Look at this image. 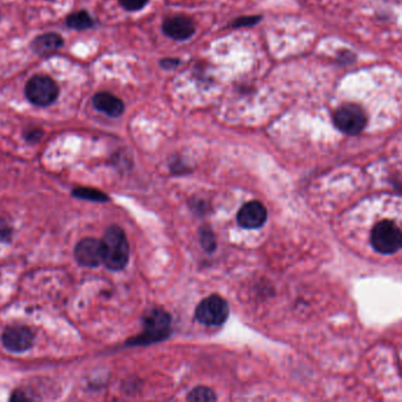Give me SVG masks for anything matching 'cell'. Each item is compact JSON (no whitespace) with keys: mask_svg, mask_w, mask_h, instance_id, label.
<instances>
[{"mask_svg":"<svg viewBox=\"0 0 402 402\" xmlns=\"http://www.w3.org/2000/svg\"><path fill=\"white\" fill-rule=\"evenodd\" d=\"M41 136H43V132L41 130H38V129L30 130L25 134V137L29 141H38L41 139Z\"/></svg>","mask_w":402,"mask_h":402,"instance_id":"d6986e66","label":"cell"},{"mask_svg":"<svg viewBox=\"0 0 402 402\" xmlns=\"http://www.w3.org/2000/svg\"><path fill=\"white\" fill-rule=\"evenodd\" d=\"M34 340V333L27 327L6 328L1 336L5 348L12 353H24L30 349Z\"/></svg>","mask_w":402,"mask_h":402,"instance_id":"ba28073f","label":"cell"},{"mask_svg":"<svg viewBox=\"0 0 402 402\" xmlns=\"http://www.w3.org/2000/svg\"><path fill=\"white\" fill-rule=\"evenodd\" d=\"M10 236H11V228L3 221H0V241H8Z\"/></svg>","mask_w":402,"mask_h":402,"instance_id":"ac0fdd59","label":"cell"},{"mask_svg":"<svg viewBox=\"0 0 402 402\" xmlns=\"http://www.w3.org/2000/svg\"><path fill=\"white\" fill-rule=\"evenodd\" d=\"M63 45V39L56 34H45L34 39L32 43V49L38 55H50L60 49Z\"/></svg>","mask_w":402,"mask_h":402,"instance_id":"7c38bea8","label":"cell"},{"mask_svg":"<svg viewBox=\"0 0 402 402\" xmlns=\"http://www.w3.org/2000/svg\"><path fill=\"white\" fill-rule=\"evenodd\" d=\"M258 17L256 18H254V17H249V18H242L239 19L236 24H235V27H242V25H251V24H255V22H258Z\"/></svg>","mask_w":402,"mask_h":402,"instance_id":"ffe728a7","label":"cell"},{"mask_svg":"<svg viewBox=\"0 0 402 402\" xmlns=\"http://www.w3.org/2000/svg\"><path fill=\"white\" fill-rule=\"evenodd\" d=\"M200 240H201V244L208 253H212L216 248V241H215V236L212 234V231L208 228H202L200 230Z\"/></svg>","mask_w":402,"mask_h":402,"instance_id":"2e32d148","label":"cell"},{"mask_svg":"<svg viewBox=\"0 0 402 402\" xmlns=\"http://www.w3.org/2000/svg\"><path fill=\"white\" fill-rule=\"evenodd\" d=\"M102 241L103 263L111 270L125 268L130 257V247L123 229L112 226L105 231Z\"/></svg>","mask_w":402,"mask_h":402,"instance_id":"6da1fadb","label":"cell"},{"mask_svg":"<svg viewBox=\"0 0 402 402\" xmlns=\"http://www.w3.org/2000/svg\"><path fill=\"white\" fill-rule=\"evenodd\" d=\"M334 123L339 130L354 136L365 129L367 120L365 112L359 105L346 104L336 110Z\"/></svg>","mask_w":402,"mask_h":402,"instance_id":"8992f818","label":"cell"},{"mask_svg":"<svg viewBox=\"0 0 402 402\" xmlns=\"http://www.w3.org/2000/svg\"><path fill=\"white\" fill-rule=\"evenodd\" d=\"M268 212L261 202H248L240 209L237 214V222L246 229H257L265 223Z\"/></svg>","mask_w":402,"mask_h":402,"instance_id":"9c48e42d","label":"cell"},{"mask_svg":"<svg viewBox=\"0 0 402 402\" xmlns=\"http://www.w3.org/2000/svg\"><path fill=\"white\" fill-rule=\"evenodd\" d=\"M188 401H215L216 394L208 387H196L188 395Z\"/></svg>","mask_w":402,"mask_h":402,"instance_id":"9a60e30c","label":"cell"},{"mask_svg":"<svg viewBox=\"0 0 402 402\" xmlns=\"http://www.w3.org/2000/svg\"><path fill=\"white\" fill-rule=\"evenodd\" d=\"M76 261L83 267L95 268L103 263V246L102 241L96 239H84L75 248Z\"/></svg>","mask_w":402,"mask_h":402,"instance_id":"52a82bcc","label":"cell"},{"mask_svg":"<svg viewBox=\"0 0 402 402\" xmlns=\"http://www.w3.org/2000/svg\"><path fill=\"white\" fill-rule=\"evenodd\" d=\"M177 64H179L177 60H170V58H168V60H165L162 62V65H163L165 69H172V67H176Z\"/></svg>","mask_w":402,"mask_h":402,"instance_id":"44dd1931","label":"cell"},{"mask_svg":"<svg viewBox=\"0 0 402 402\" xmlns=\"http://www.w3.org/2000/svg\"><path fill=\"white\" fill-rule=\"evenodd\" d=\"M120 3L127 11H138L146 6L148 0H120Z\"/></svg>","mask_w":402,"mask_h":402,"instance_id":"e0dca14e","label":"cell"},{"mask_svg":"<svg viewBox=\"0 0 402 402\" xmlns=\"http://www.w3.org/2000/svg\"><path fill=\"white\" fill-rule=\"evenodd\" d=\"M29 101L37 106H48L56 101L60 89L56 82L46 76H34L25 88Z\"/></svg>","mask_w":402,"mask_h":402,"instance_id":"5b68a950","label":"cell"},{"mask_svg":"<svg viewBox=\"0 0 402 402\" xmlns=\"http://www.w3.org/2000/svg\"><path fill=\"white\" fill-rule=\"evenodd\" d=\"M67 27L74 30H88L93 25V20L89 13L85 11L77 12L74 15H69L67 19Z\"/></svg>","mask_w":402,"mask_h":402,"instance_id":"4fadbf2b","label":"cell"},{"mask_svg":"<svg viewBox=\"0 0 402 402\" xmlns=\"http://www.w3.org/2000/svg\"><path fill=\"white\" fill-rule=\"evenodd\" d=\"M164 34L176 41H186L195 34L194 22L184 15H175L163 24Z\"/></svg>","mask_w":402,"mask_h":402,"instance_id":"30bf717a","label":"cell"},{"mask_svg":"<svg viewBox=\"0 0 402 402\" xmlns=\"http://www.w3.org/2000/svg\"><path fill=\"white\" fill-rule=\"evenodd\" d=\"M72 195L75 197L82 198L92 202H106L109 200L108 196L102 191L96 190L92 188H77L72 191Z\"/></svg>","mask_w":402,"mask_h":402,"instance_id":"5bb4252c","label":"cell"},{"mask_svg":"<svg viewBox=\"0 0 402 402\" xmlns=\"http://www.w3.org/2000/svg\"><path fill=\"white\" fill-rule=\"evenodd\" d=\"M172 317L162 308L150 310L143 319V332L134 339L130 340L131 346H144L160 342L167 339L170 333Z\"/></svg>","mask_w":402,"mask_h":402,"instance_id":"7a4b0ae2","label":"cell"},{"mask_svg":"<svg viewBox=\"0 0 402 402\" xmlns=\"http://www.w3.org/2000/svg\"><path fill=\"white\" fill-rule=\"evenodd\" d=\"M229 305L220 295H210L197 305L195 317L205 326H222L229 317Z\"/></svg>","mask_w":402,"mask_h":402,"instance_id":"277c9868","label":"cell"},{"mask_svg":"<svg viewBox=\"0 0 402 402\" xmlns=\"http://www.w3.org/2000/svg\"><path fill=\"white\" fill-rule=\"evenodd\" d=\"M95 108L110 117H120L124 111L123 102L112 93L99 92L92 99Z\"/></svg>","mask_w":402,"mask_h":402,"instance_id":"8fae6325","label":"cell"},{"mask_svg":"<svg viewBox=\"0 0 402 402\" xmlns=\"http://www.w3.org/2000/svg\"><path fill=\"white\" fill-rule=\"evenodd\" d=\"M370 242L377 253L391 255L401 248V231L393 221H381L373 228Z\"/></svg>","mask_w":402,"mask_h":402,"instance_id":"3957f363","label":"cell"}]
</instances>
